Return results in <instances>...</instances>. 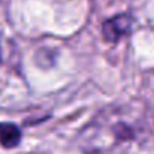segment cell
<instances>
[{"label": "cell", "mask_w": 154, "mask_h": 154, "mask_svg": "<svg viewBox=\"0 0 154 154\" xmlns=\"http://www.w3.org/2000/svg\"><path fill=\"white\" fill-rule=\"evenodd\" d=\"M21 130L14 123H0V145L3 148H17L21 142Z\"/></svg>", "instance_id": "obj_2"}, {"label": "cell", "mask_w": 154, "mask_h": 154, "mask_svg": "<svg viewBox=\"0 0 154 154\" xmlns=\"http://www.w3.org/2000/svg\"><path fill=\"white\" fill-rule=\"evenodd\" d=\"M135 26V18L129 12H123L118 15H114L103 21L102 35L103 39L109 44H117L124 36L130 35Z\"/></svg>", "instance_id": "obj_1"}, {"label": "cell", "mask_w": 154, "mask_h": 154, "mask_svg": "<svg viewBox=\"0 0 154 154\" xmlns=\"http://www.w3.org/2000/svg\"><path fill=\"white\" fill-rule=\"evenodd\" d=\"M0 60H2V48H0Z\"/></svg>", "instance_id": "obj_3"}]
</instances>
